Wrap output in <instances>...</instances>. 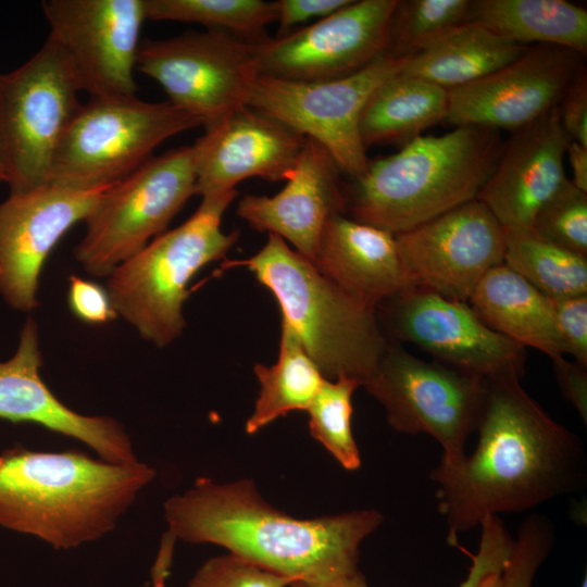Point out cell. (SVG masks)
I'll use <instances>...</instances> for the list:
<instances>
[{
  "instance_id": "cell-43",
  "label": "cell",
  "mask_w": 587,
  "mask_h": 587,
  "mask_svg": "<svg viewBox=\"0 0 587 587\" xmlns=\"http://www.w3.org/2000/svg\"><path fill=\"white\" fill-rule=\"evenodd\" d=\"M478 587H507L502 576V570L485 576Z\"/></svg>"
},
{
  "instance_id": "cell-3",
  "label": "cell",
  "mask_w": 587,
  "mask_h": 587,
  "mask_svg": "<svg viewBox=\"0 0 587 587\" xmlns=\"http://www.w3.org/2000/svg\"><path fill=\"white\" fill-rule=\"evenodd\" d=\"M155 470L116 464L79 450L0 452V526L55 549H72L112 532Z\"/></svg>"
},
{
  "instance_id": "cell-26",
  "label": "cell",
  "mask_w": 587,
  "mask_h": 587,
  "mask_svg": "<svg viewBox=\"0 0 587 587\" xmlns=\"http://www.w3.org/2000/svg\"><path fill=\"white\" fill-rule=\"evenodd\" d=\"M526 49V46L471 21L426 50L410 57L401 73L451 90L501 68Z\"/></svg>"
},
{
  "instance_id": "cell-1",
  "label": "cell",
  "mask_w": 587,
  "mask_h": 587,
  "mask_svg": "<svg viewBox=\"0 0 587 587\" xmlns=\"http://www.w3.org/2000/svg\"><path fill=\"white\" fill-rule=\"evenodd\" d=\"M487 384L475 449L454 461L440 460L429 475L452 547L489 516L533 510L587 484L580 438L553 420L521 378Z\"/></svg>"
},
{
  "instance_id": "cell-5",
  "label": "cell",
  "mask_w": 587,
  "mask_h": 587,
  "mask_svg": "<svg viewBox=\"0 0 587 587\" xmlns=\"http://www.w3.org/2000/svg\"><path fill=\"white\" fill-rule=\"evenodd\" d=\"M225 265L246 266L272 292L282 321L326 379L349 377L362 386L376 372L389 345L376 310L344 292L282 237L268 234L254 255Z\"/></svg>"
},
{
  "instance_id": "cell-16",
  "label": "cell",
  "mask_w": 587,
  "mask_h": 587,
  "mask_svg": "<svg viewBox=\"0 0 587 587\" xmlns=\"http://www.w3.org/2000/svg\"><path fill=\"white\" fill-rule=\"evenodd\" d=\"M112 185V184H111ZM71 188L46 184L10 192L0 202V297L32 312L42 267L61 238L87 218L111 186Z\"/></svg>"
},
{
  "instance_id": "cell-11",
  "label": "cell",
  "mask_w": 587,
  "mask_h": 587,
  "mask_svg": "<svg viewBox=\"0 0 587 587\" xmlns=\"http://www.w3.org/2000/svg\"><path fill=\"white\" fill-rule=\"evenodd\" d=\"M408 58L383 54L347 77L325 82H294L260 75L247 105L319 142L340 172L351 178L367 170L360 121L372 93L400 72Z\"/></svg>"
},
{
  "instance_id": "cell-46",
  "label": "cell",
  "mask_w": 587,
  "mask_h": 587,
  "mask_svg": "<svg viewBox=\"0 0 587 587\" xmlns=\"http://www.w3.org/2000/svg\"><path fill=\"white\" fill-rule=\"evenodd\" d=\"M579 587H587V575L584 576Z\"/></svg>"
},
{
  "instance_id": "cell-36",
  "label": "cell",
  "mask_w": 587,
  "mask_h": 587,
  "mask_svg": "<svg viewBox=\"0 0 587 587\" xmlns=\"http://www.w3.org/2000/svg\"><path fill=\"white\" fill-rule=\"evenodd\" d=\"M294 582L229 552L203 563L187 587H287Z\"/></svg>"
},
{
  "instance_id": "cell-2",
  "label": "cell",
  "mask_w": 587,
  "mask_h": 587,
  "mask_svg": "<svg viewBox=\"0 0 587 587\" xmlns=\"http://www.w3.org/2000/svg\"><path fill=\"white\" fill-rule=\"evenodd\" d=\"M164 517L162 546L172 549L176 538L218 545L307 587H330L359 571L361 544L384 522L374 509L296 519L267 503L248 478H199L166 500Z\"/></svg>"
},
{
  "instance_id": "cell-29",
  "label": "cell",
  "mask_w": 587,
  "mask_h": 587,
  "mask_svg": "<svg viewBox=\"0 0 587 587\" xmlns=\"http://www.w3.org/2000/svg\"><path fill=\"white\" fill-rule=\"evenodd\" d=\"M503 263L553 301L587 295V257L530 234H505Z\"/></svg>"
},
{
  "instance_id": "cell-21",
  "label": "cell",
  "mask_w": 587,
  "mask_h": 587,
  "mask_svg": "<svg viewBox=\"0 0 587 587\" xmlns=\"http://www.w3.org/2000/svg\"><path fill=\"white\" fill-rule=\"evenodd\" d=\"M41 365L38 326L28 317L16 351L10 359L0 361V420L34 423L79 440L111 463L139 461L122 423L110 416L84 415L68 408L43 382Z\"/></svg>"
},
{
  "instance_id": "cell-25",
  "label": "cell",
  "mask_w": 587,
  "mask_h": 587,
  "mask_svg": "<svg viewBox=\"0 0 587 587\" xmlns=\"http://www.w3.org/2000/svg\"><path fill=\"white\" fill-rule=\"evenodd\" d=\"M448 105L447 89L400 71L382 83L366 102L360 121L363 145H405L445 121Z\"/></svg>"
},
{
  "instance_id": "cell-37",
  "label": "cell",
  "mask_w": 587,
  "mask_h": 587,
  "mask_svg": "<svg viewBox=\"0 0 587 587\" xmlns=\"http://www.w3.org/2000/svg\"><path fill=\"white\" fill-rule=\"evenodd\" d=\"M564 353L587 366V295L553 301Z\"/></svg>"
},
{
  "instance_id": "cell-34",
  "label": "cell",
  "mask_w": 587,
  "mask_h": 587,
  "mask_svg": "<svg viewBox=\"0 0 587 587\" xmlns=\"http://www.w3.org/2000/svg\"><path fill=\"white\" fill-rule=\"evenodd\" d=\"M555 542V528L542 514H529L521 524L502 569L507 587H532L535 575Z\"/></svg>"
},
{
  "instance_id": "cell-44",
  "label": "cell",
  "mask_w": 587,
  "mask_h": 587,
  "mask_svg": "<svg viewBox=\"0 0 587 587\" xmlns=\"http://www.w3.org/2000/svg\"><path fill=\"white\" fill-rule=\"evenodd\" d=\"M2 183L7 184V172H5L3 157H2L1 136H0V184Z\"/></svg>"
},
{
  "instance_id": "cell-35",
  "label": "cell",
  "mask_w": 587,
  "mask_h": 587,
  "mask_svg": "<svg viewBox=\"0 0 587 587\" xmlns=\"http://www.w3.org/2000/svg\"><path fill=\"white\" fill-rule=\"evenodd\" d=\"M482 535L476 553L466 552L472 564L466 578L460 587H478L485 576L501 571L510 555L514 538L510 535L499 516H489L480 525ZM330 587H369L364 575L354 574Z\"/></svg>"
},
{
  "instance_id": "cell-38",
  "label": "cell",
  "mask_w": 587,
  "mask_h": 587,
  "mask_svg": "<svg viewBox=\"0 0 587 587\" xmlns=\"http://www.w3.org/2000/svg\"><path fill=\"white\" fill-rule=\"evenodd\" d=\"M67 304L73 315L86 324L101 325L118 317L107 288L78 276L70 277Z\"/></svg>"
},
{
  "instance_id": "cell-28",
  "label": "cell",
  "mask_w": 587,
  "mask_h": 587,
  "mask_svg": "<svg viewBox=\"0 0 587 587\" xmlns=\"http://www.w3.org/2000/svg\"><path fill=\"white\" fill-rule=\"evenodd\" d=\"M253 372L260 391L245 425L249 435L291 411H307L325 379L296 332L285 321H282L276 363L271 366L258 363Z\"/></svg>"
},
{
  "instance_id": "cell-4",
  "label": "cell",
  "mask_w": 587,
  "mask_h": 587,
  "mask_svg": "<svg viewBox=\"0 0 587 587\" xmlns=\"http://www.w3.org/2000/svg\"><path fill=\"white\" fill-rule=\"evenodd\" d=\"M502 147L500 130L484 126L421 135L397 153L369 162L344 189L346 211L394 235L408 232L476 199Z\"/></svg>"
},
{
  "instance_id": "cell-24",
  "label": "cell",
  "mask_w": 587,
  "mask_h": 587,
  "mask_svg": "<svg viewBox=\"0 0 587 587\" xmlns=\"http://www.w3.org/2000/svg\"><path fill=\"white\" fill-rule=\"evenodd\" d=\"M467 303L491 329L551 359L564 354L553 300L501 263L477 284Z\"/></svg>"
},
{
  "instance_id": "cell-33",
  "label": "cell",
  "mask_w": 587,
  "mask_h": 587,
  "mask_svg": "<svg viewBox=\"0 0 587 587\" xmlns=\"http://www.w3.org/2000/svg\"><path fill=\"white\" fill-rule=\"evenodd\" d=\"M529 234L587 257V192L567 179L538 211Z\"/></svg>"
},
{
  "instance_id": "cell-22",
  "label": "cell",
  "mask_w": 587,
  "mask_h": 587,
  "mask_svg": "<svg viewBox=\"0 0 587 587\" xmlns=\"http://www.w3.org/2000/svg\"><path fill=\"white\" fill-rule=\"evenodd\" d=\"M339 174L327 150L305 137L285 187L274 196H243L236 214L260 233L278 235L313 262L326 223L346 212Z\"/></svg>"
},
{
  "instance_id": "cell-17",
  "label": "cell",
  "mask_w": 587,
  "mask_h": 587,
  "mask_svg": "<svg viewBox=\"0 0 587 587\" xmlns=\"http://www.w3.org/2000/svg\"><path fill=\"white\" fill-rule=\"evenodd\" d=\"M415 287L467 302L482 278L503 263L505 234L477 199L395 235Z\"/></svg>"
},
{
  "instance_id": "cell-27",
  "label": "cell",
  "mask_w": 587,
  "mask_h": 587,
  "mask_svg": "<svg viewBox=\"0 0 587 587\" xmlns=\"http://www.w3.org/2000/svg\"><path fill=\"white\" fill-rule=\"evenodd\" d=\"M471 21L526 47L587 53V11L565 0H472Z\"/></svg>"
},
{
  "instance_id": "cell-31",
  "label": "cell",
  "mask_w": 587,
  "mask_h": 587,
  "mask_svg": "<svg viewBox=\"0 0 587 587\" xmlns=\"http://www.w3.org/2000/svg\"><path fill=\"white\" fill-rule=\"evenodd\" d=\"M472 0H398L387 53L408 58L437 43L470 22Z\"/></svg>"
},
{
  "instance_id": "cell-10",
  "label": "cell",
  "mask_w": 587,
  "mask_h": 587,
  "mask_svg": "<svg viewBox=\"0 0 587 587\" xmlns=\"http://www.w3.org/2000/svg\"><path fill=\"white\" fill-rule=\"evenodd\" d=\"M362 386L383 405L391 428L430 436L441 447L444 461L466 453L488 388L485 378L427 362L395 342H389L376 372Z\"/></svg>"
},
{
  "instance_id": "cell-23",
  "label": "cell",
  "mask_w": 587,
  "mask_h": 587,
  "mask_svg": "<svg viewBox=\"0 0 587 587\" xmlns=\"http://www.w3.org/2000/svg\"><path fill=\"white\" fill-rule=\"evenodd\" d=\"M312 263L344 292L374 310L415 287L402 263L396 236L344 214L326 223Z\"/></svg>"
},
{
  "instance_id": "cell-39",
  "label": "cell",
  "mask_w": 587,
  "mask_h": 587,
  "mask_svg": "<svg viewBox=\"0 0 587 587\" xmlns=\"http://www.w3.org/2000/svg\"><path fill=\"white\" fill-rule=\"evenodd\" d=\"M558 111L561 126L567 138L587 147V71L585 65L563 95Z\"/></svg>"
},
{
  "instance_id": "cell-42",
  "label": "cell",
  "mask_w": 587,
  "mask_h": 587,
  "mask_svg": "<svg viewBox=\"0 0 587 587\" xmlns=\"http://www.w3.org/2000/svg\"><path fill=\"white\" fill-rule=\"evenodd\" d=\"M569 162L572 170V184L583 192H587V147L570 140L566 146Z\"/></svg>"
},
{
  "instance_id": "cell-15",
  "label": "cell",
  "mask_w": 587,
  "mask_h": 587,
  "mask_svg": "<svg viewBox=\"0 0 587 587\" xmlns=\"http://www.w3.org/2000/svg\"><path fill=\"white\" fill-rule=\"evenodd\" d=\"M50 34L90 98L132 97L145 0H48Z\"/></svg>"
},
{
  "instance_id": "cell-45",
  "label": "cell",
  "mask_w": 587,
  "mask_h": 587,
  "mask_svg": "<svg viewBox=\"0 0 587 587\" xmlns=\"http://www.w3.org/2000/svg\"><path fill=\"white\" fill-rule=\"evenodd\" d=\"M289 587H307L301 582H294Z\"/></svg>"
},
{
  "instance_id": "cell-32",
  "label": "cell",
  "mask_w": 587,
  "mask_h": 587,
  "mask_svg": "<svg viewBox=\"0 0 587 587\" xmlns=\"http://www.w3.org/2000/svg\"><path fill=\"white\" fill-rule=\"evenodd\" d=\"M360 386L361 383L354 378H325L307 410L311 436L348 471L361 466L360 451L351 429L352 396Z\"/></svg>"
},
{
  "instance_id": "cell-18",
  "label": "cell",
  "mask_w": 587,
  "mask_h": 587,
  "mask_svg": "<svg viewBox=\"0 0 587 587\" xmlns=\"http://www.w3.org/2000/svg\"><path fill=\"white\" fill-rule=\"evenodd\" d=\"M580 53L535 45L489 75L449 91L445 121L513 132L557 108L584 63Z\"/></svg>"
},
{
  "instance_id": "cell-6",
  "label": "cell",
  "mask_w": 587,
  "mask_h": 587,
  "mask_svg": "<svg viewBox=\"0 0 587 587\" xmlns=\"http://www.w3.org/2000/svg\"><path fill=\"white\" fill-rule=\"evenodd\" d=\"M237 189L204 197L182 225L160 234L108 277L107 290L118 316L139 335L163 348L178 338L186 321L183 305L192 277L225 258L239 238L225 234L222 217Z\"/></svg>"
},
{
  "instance_id": "cell-20",
  "label": "cell",
  "mask_w": 587,
  "mask_h": 587,
  "mask_svg": "<svg viewBox=\"0 0 587 587\" xmlns=\"http://www.w3.org/2000/svg\"><path fill=\"white\" fill-rule=\"evenodd\" d=\"M570 139L558 107L511 132L477 200L496 217L504 234H529L536 214L569 179L564 157Z\"/></svg>"
},
{
  "instance_id": "cell-8",
  "label": "cell",
  "mask_w": 587,
  "mask_h": 587,
  "mask_svg": "<svg viewBox=\"0 0 587 587\" xmlns=\"http://www.w3.org/2000/svg\"><path fill=\"white\" fill-rule=\"evenodd\" d=\"M80 91L49 36L28 61L0 74V136L10 192L48 184L58 146L82 105Z\"/></svg>"
},
{
  "instance_id": "cell-30",
  "label": "cell",
  "mask_w": 587,
  "mask_h": 587,
  "mask_svg": "<svg viewBox=\"0 0 587 587\" xmlns=\"http://www.w3.org/2000/svg\"><path fill=\"white\" fill-rule=\"evenodd\" d=\"M147 20L197 23L251 42L267 38L265 27L277 18L276 1L145 0Z\"/></svg>"
},
{
  "instance_id": "cell-41",
  "label": "cell",
  "mask_w": 587,
  "mask_h": 587,
  "mask_svg": "<svg viewBox=\"0 0 587 587\" xmlns=\"http://www.w3.org/2000/svg\"><path fill=\"white\" fill-rule=\"evenodd\" d=\"M552 360L557 383L564 398L575 408L587 424V371L576 362L561 357Z\"/></svg>"
},
{
  "instance_id": "cell-7",
  "label": "cell",
  "mask_w": 587,
  "mask_h": 587,
  "mask_svg": "<svg viewBox=\"0 0 587 587\" xmlns=\"http://www.w3.org/2000/svg\"><path fill=\"white\" fill-rule=\"evenodd\" d=\"M198 126L197 118L170 101L90 98L58 146L48 184L71 188L114 184L151 159L163 141Z\"/></svg>"
},
{
  "instance_id": "cell-9",
  "label": "cell",
  "mask_w": 587,
  "mask_h": 587,
  "mask_svg": "<svg viewBox=\"0 0 587 587\" xmlns=\"http://www.w3.org/2000/svg\"><path fill=\"white\" fill-rule=\"evenodd\" d=\"M191 146L151 158L112 184L85 220L86 232L74 253L83 268L109 276L166 226L195 193Z\"/></svg>"
},
{
  "instance_id": "cell-19",
  "label": "cell",
  "mask_w": 587,
  "mask_h": 587,
  "mask_svg": "<svg viewBox=\"0 0 587 587\" xmlns=\"http://www.w3.org/2000/svg\"><path fill=\"white\" fill-rule=\"evenodd\" d=\"M303 136L248 105L215 124L191 146L195 193L201 198L236 189L247 178L287 180L304 143Z\"/></svg>"
},
{
  "instance_id": "cell-14",
  "label": "cell",
  "mask_w": 587,
  "mask_h": 587,
  "mask_svg": "<svg viewBox=\"0 0 587 587\" xmlns=\"http://www.w3.org/2000/svg\"><path fill=\"white\" fill-rule=\"evenodd\" d=\"M398 0H351L316 22L257 42L260 75L294 82L350 76L387 53Z\"/></svg>"
},
{
  "instance_id": "cell-40",
  "label": "cell",
  "mask_w": 587,
  "mask_h": 587,
  "mask_svg": "<svg viewBox=\"0 0 587 587\" xmlns=\"http://www.w3.org/2000/svg\"><path fill=\"white\" fill-rule=\"evenodd\" d=\"M351 0H278L276 11L277 36L292 30L294 26L314 18H324L347 5Z\"/></svg>"
},
{
  "instance_id": "cell-12",
  "label": "cell",
  "mask_w": 587,
  "mask_h": 587,
  "mask_svg": "<svg viewBox=\"0 0 587 587\" xmlns=\"http://www.w3.org/2000/svg\"><path fill=\"white\" fill-rule=\"evenodd\" d=\"M136 67L204 128L247 105L260 76L257 42L211 29L140 42Z\"/></svg>"
},
{
  "instance_id": "cell-13",
  "label": "cell",
  "mask_w": 587,
  "mask_h": 587,
  "mask_svg": "<svg viewBox=\"0 0 587 587\" xmlns=\"http://www.w3.org/2000/svg\"><path fill=\"white\" fill-rule=\"evenodd\" d=\"M376 309L385 335L437 362L485 379L524 375L525 348L488 327L467 302L411 287Z\"/></svg>"
}]
</instances>
